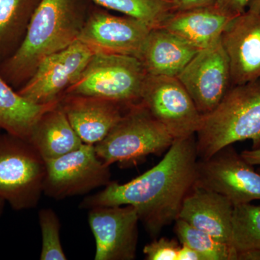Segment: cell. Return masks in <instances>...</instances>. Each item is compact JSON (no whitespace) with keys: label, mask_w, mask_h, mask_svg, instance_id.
I'll use <instances>...</instances> for the list:
<instances>
[{"label":"cell","mask_w":260,"mask_h":260,"mask_svg":"<svg viewBox=\"0 0 260 260\" xmlns=\"http://www.w3.org/2000/svg\"><path fill=\"white\" fill-rule=\"evenodd\" d=\"M198 159L195 135L174 140L155 167L125 184L111 181L105 189L85 198L80 208L131 205L149 235L156 239L179 217L183 201L196 182Z\"/></svg>","instance_id":"6da1fadb"},{"label":"cell","mask_w":260,"mask_h":260,"mask_svg":"<svg viewBox=\"0 0 260 260\" xmlns=\"http://www.w3.org/2000/svg\"><path fill=\"white\" fill-rule=\"evenodd\" d=\"M83 24L75 0H40L23 42L0 64V76L18 90L44 59L78 41Z\"/></svg>","instance_id":"7a4b0ae2"},{"label":"cell","mask_w":260,"mask_h":260,"mask_svg":"<svg viewBox=\"0 0 260 260\" xmlns=\"http://www.w3.org/2000/svg\"><path fill=\"white\" fill-rule=\"evenodd\" d=\"M195 138L199 159L246 140L260 148V79L232 85L215 109L202 115Z\"/></svg>","instance_id":"3957f363"},{"label":"cell","mask_w":260,"mask_h":260,"mask_svg":"<svg viewBox=\"0 0 260 260\" xmlns=\"http://www.w3.org/2000/svg\"><path fill=\"white\" fill-rule=\"evenodd\" d=\"M147 75L135 56L95 53L66 94L105 99L130 108L141 104Z\"/></svg>","instance_id":"277c9868"},{"label":"cell","mask_w":260,"mask_h":260,"mask_svg":"<svg viewBox=\"0 0 260 260\" xmlns=\"http://www.w3.org/2000/svg\"><path fill=\"white\" fill-rule=\"evenodd\" d=\"M174 138L142 104L128 109L121 120L95 146L99 158L107 166L136 165L152 154L164 153Z\"/></svg>","instance_id":"5b68a950"},{"label":"cell","mask_w":260,"mask_h":260,"mask_svg":"<svg viewBox=\"0 0 260 260\" xmlns=\"http://www.w3.org/2000/svg\"><path fill=\"white\" fill-rule=\"evenodd\" d=\"M45 161L28 140L0 135V198L15 210L35 208L43 191Z\"/></svg>","instance_id":"8992f818"},{"label":"cell","mask_w":260,"mask_h":260,"mask_svg":"<svg viewBox=\"0 0 260 260\" xmlns=\"http://www.w3.org/2000/svg\"><path fill=\"white\" fill-rule=\"evenodd\" d=\"M111 182L110 167L98 156L95 146L79 148L45 161L43 191L56 200L87 194Z\"/></svg>","instance_id":"52a82bcc"},{"label":"cell","mask_w":260,"mask_h":260,"mask_svg":"<svg viewBox=\"0 0 260 260\" xmlns=\"http://www.w3.org/2000/svg\"><path fill=\"white\" fill-rule=\"evenodd\" d=\"M141 104L174 140L194 135L199 129L202 114L176 77L147 75Z\"/></svg>","instance_id":"ba28073f"},{"label":"cell","mask_w":260,"mask_h":260,"mask_svg":"<svg viewBox=\"0 0 260 260\" xmlns=\"http://www.w3.org/2000/svg\"><path fill=\"white\" fill-rule=\"evenodd\" d=\"M195 184L223 195L234 206L260 200V173L232 145L198 159Z\"/></svg>","instance_id":"9c48e42d"},{"label":"cell","mask_w":260,"mask_h":260,"mask_svg":"<svg viewBox=\"0 0 260 260\" xmlns=\"http://www.w3.org/2000/svg\"><path fill=\"white\" fill-rule=\"evenodd\" d=\"M177 78L202 115L215 109L232 86L229 59L221 39L198 51Z\"/></svg>","instance_id":"30bf717a"},{"label":"cell","mask_w":260,"mask_h":260,"mask_svg":"<svg viewBox=\"0 0 260 260\" xmlns=\"http://www.w3.org/2000/svg\"><path fill=\"white\" fill-rule=\"evenodd\" d=\"M95 53L77 41L70 47L48 56L34 75L17 91L29 102L49 104L78 80Z\"/></svg>","instance_id":"8fae6325"},{"label":"cell","mask_w":260,"mask_h":260,"mask_svg":"<svg viewBox=\"0 0 260 260\" xmlns=\"http://www.w3.org/2000/svg\"><path fill=\"white\" fill-rule=\"evenodd\" d=\"M137 210L131 205L89 209L88 223L95 241V260H133L138 243Z\"/></svg>","instance_id":"7c38bea8"},{"label":"cell","mask_w":260,"mask_h":260,"mask_svg":"<svg viewBox=\"0 0 260 260\" xmlns=\"http://www.w3.org/2000/svg\"><path fill=\"white\" fill-rule=\"evenodd\" d=\"M151 29L141 20L131 17L96 13L84 23L78 41L95 54L112 53L140 59Z\"/></svg>","instance_id":"4fadbf2b"},{"label":"cell","mask_w":260,"mask_h":260,"mask_svg":"<svg viewBox=\"0 0 260 260\" xmlns=\"http://www.w3.org/2000/svg\"><path fill=\"white\" fill-rule=\"evenodd\" d=\"M232 85L260 79V13L246 10L235 17L221 36Z\"/></svg>","instance_id":"5bb4252c"},{"label":"cell","mask_w":260,"mask_h":260,"mask_svg":"<svg viewBox=\"0 0 260 260\" xmlns=\"http://www.w3.org/2000/svg\"><path fill=\"white\" fill-rule=\"evenodd\" d=\"M59 104L73 129L88 145L104 140L125 114L124 106L98 98L68 95Z\"/></svg>","instance_id":"9a60e30c"},{"label":"cell","mask_w":260,"mask_h":260,"mask_svg":"<svg viewBox=\"0 0 260 260\" xmlns=\"http://www.w3.org/2000/svg\"><path fill=\"white\" fill-rule=\"evenodd\" d=\"M233 209L234 205L223 195L194 184L183 201L178 218L230 244Z\"/></svg>","instance_id":"2e32d148"},{"label":"cell","mask_w":260,"mask_h":260,"mask_svg":"<svg viewBox=\"0 0 260 260\" xmlns=\"http://www.w3.org/2000/svg\"><path fill=\"white\" fill-rule=\"evenodd\" d=\"M234 18L212 5L174 11L159 27L201 50L220 40L224 30Z\"/></svg>","instance_id":"e0dca14e"},{"label":"cell","mask_w":260,"mask_h":260,"mask_svg":"<svg viewBox=\"0 0 260 260\" xmlns=\"http://www.w3.org/2000/svg\"><path fill=\"white\" fill-rule=\"evenodd\" d=\"M198 51L172 32L157 27L149 32L139 59L148 75L177 78Z\"/></svg>","instance_id":"ac0fdd59"},{"label":"cell","mask_w":260,"mask_h":260,"mask_svg":"<svg viewBox=\"0 0 260 260\" xmlns=\"http://www.w3.org/2000/svg\"><path fill=\"white\" fill-rule=\"evenodd\" d=\"M28 140L44 161L59 158L83 144L59 103L38 121Z\"/></svg>","instance_id":"d6986e66"},{"label":"cell","mask_w":260,"mask_h":260,"mask_svg":"<svg viewBox=\"0 0 260 260\" xmlns=\"http://www.w3.org/2000/svg\"><path fill=\"white\" fill-rule=\"evenodd\" d=\"M59 102L34 104L20 95L0 76V128L6 133L28 140L38 121Z\"/></svg>","instance_id":"ffe728a7"},{"label":"cell","mask_w":260,"mask_h":260,"mask_svg":"<svg viewBox=\"0 0 260 260\" xmlns=\"http://www.w3.org/2000/svg\"><path fill=\"white\" fill-rule=\"evenodd\" d=\"M39 1L0 0V64L13 55L23 42Z\"/></svg>","instance_id":"44dd1931"},{"label":"cell","mask_w":260,"mask_h":260,"mask_svg":"<svg viewBox=\"0 0 260 260\" xmlns=\"http://www.w3.org/2000/svg\"><path fill=\"white\" fill-rule=\"evenodd\" d=\"M230 245L237 253L260 249V205H234Z\"/></svg>","instance_id":"7402d4cb"},{"label":"cell","mask_w":260,"mask_h":260,"mask_svg":"<svg viewBox=\"0 0 260 260\" xmlns=\"http://www.w3.org/2000/svg\"><path fill=\"white\" fill-rule=\"evenodd\" d=\"M98 5L138 19L150 28L160 26L175 11L173 0H93Z\"/></svg>","instance_id":"603a6c76"},{"label":"cell","mask_w":260,"mask_h":260,"mask_svg":"<svg viewBox=\"0 0 260 260\" xmlns=\"http://www.w3.org/2000/svg\"><path fill=\"white\" fill-rule=\"evenodd\" d=\"M174 223V232L180 244L192 248L206 260H237V251L230 244L217 240L181 219L177 218Z\"/></svg>","instance_id":"cb8c5ba5"},{"label":"cell","mask_w":260,"mask_h":260,"mask_svg":"<svg viewBox=\"0 0 260 260\" xmlns=\"http://www.w3.org/2000/svg\"><path fill=\"white\" fill-rule=\"evenodd\" d=\"M39 225L42 236L41 260H66L60 241V222L52 209H42L39 213Z\"/></svg>","instance_id":"d4e9b609"},{"label":"cell","mask_w":260,"mask_h":260,"mask_svg":"<svg viewBox=\"0 0 260 260\" xmlns=\"http://www.w3.org/2000/svg\"><path fill=\"white\" fill-rule=\"evenodd\" d=\"M180 245L175 239L156 238L144 246L143 254L147 260H177Z\"/></svg>","instance_id":"484cf974"},{"label":"cell","mask_w":260,"mask_h":260,"mask_svg":"<svg viewBox=\"0 0 260 260\" xmlns=\"http://www.w3.org/2000/svg\"><path fill=\"white\" fill-rule=\"evenodd\" d=\"M250 0H216L215 6L224 13L237 17L247 10Z\"/></svg>","instance_id":"4316f807"},{"label":"cell","mask_w":260,"mask_h":260,"mask_svg":"<svg viewBox=\"0 0 260 260\" xmlns=\"http://www.w3.org/2000/svg\"><path fill=\"white\" fill-rule=\"evenodd\" d=\"M216 0H173L175 11L204 8L215 5Z\"/></svg>","instance_id":"83f0119b"},{"label":"cell","mask_w":260,"mask_h":260,"mask_svg":"<svg viewBox=\"0 0 260 260\" xmlns=\"http://www.w3.org/2000/svg\"><path fill=\"white\" fill-rule=\"evenodd\" d=\"M177 260H206L204 256L202 255L192 248L181 244L178 251Z\"/></svg>","instance_id":"f1b7e54d"},{"label":"cell","mask_w":260,"mask_h":260,"mask_svg":"<svg viewBox=\"0 0 260 260\" xmlns=\"http://www.w3.org/2000/svg\"><path fill=\"white\" fill-rule=\"evenodd\" d=\"M243 158L251 166H259L260 167V148L251 149V150H244L241 153ZM260 173V168L259 169Z\"/></svg>","instance_id":"f546056e"},{"label":"cell","mask_w":260,"mask_h":260,"mask_svg":"<svg viewBox=\"0 0 260 260\" xmlns=\"http://www.w3.org/2000/svg\"><path fill=\"white\" fill-rule=\"evenodd\" d=\"M237 260H260V249H252L237 253Z\"/></svg>","instance_id":"4dcf8cb0"},{"label":"cell","mask_w":260,"mask_h":260,"mask_svg":"<svg viewBox=\"0 0 260 260\" xmlns=\"http://www.w3.org/2000/svg\"><path fill=\"white\" fill-rule=\"evenodd\" d=\"M247 10L260 13V0H250Z\"/></svg>","instance_id":"1f68e13d"},{"label":"cell","mask_w":260,"mask_h":260,"mask_svg":"<svg viewBox=\"0 0 260 260\" xmlns=\"http://www.w3.org/2000/svg\"><path fill=\"white\" fill-rule=\"evenodd\" d=\"M5 205V201L4 200H2L0 198V217H1L2 214L3 213V210H4Z\"/></svg>","instance_id":"d6a6232c"},{"label":"cell","mask_w":260,"mask_h":260,"mask_svg":"<svg viewBox=\"0 0 260 260\" xmlns=\"http://www.w3.org/2000/svg\"><path fill=\"white\" fill-rule=\"evenodd\" d=\"M1 129H1V128H0V135H2V134H1Z\"/></svg>","instance_id":"836d02e7"}]
</instances>
